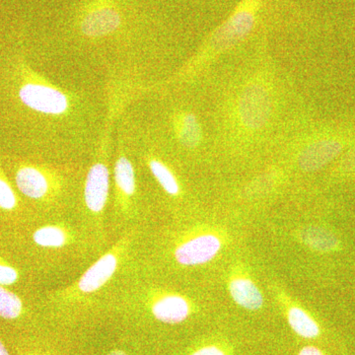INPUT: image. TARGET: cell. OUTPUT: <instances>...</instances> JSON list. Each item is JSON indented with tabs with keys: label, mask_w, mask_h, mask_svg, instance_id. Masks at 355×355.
Wrapping results in <instances>:
<instances>
[{
	"label": "cell",
	"mask_w": 355,
	"mask_h": 355,
	"mask_svg": "<svg viewBox=\"0 0 355 355\" xmlns=\"http://www.w3.org/2000/svg\"><path fill=\"white\" fill-rule=\"evenodd\" d=\"M272 111V96L263 84L251 83L242 91L238 112L242 125L248 130H259L265 127Z\"/></svg>",
	"instance_id": "obj_1"
},
{
	"label": "cell",
	"mask_w": 355,
	"mask_h": 355,
	"mask_svg": "<svg viewBox=\"0 0 355 355\" xmlns=\"http://www.w3.org/2000/svg\"><path fill=\"white\" fill-rule=\"evenodd\" d=\"M260 0H246L237 10L219 28L212 38L216 50H228L241 42L253 30L256 12Z\"/></svg>",
	"instance_id": "obj_2"
},
{
	"label": "cell",
	"mask_w": 355,
	"mask_h": 355,
	"mask_svg": "<svg viewBox=\"0 0 355 355\" xmlns=\"http://www.w3.org/2000/svg\"><path fill=\"white\" fill-rule=\"evenodd\" d=\"M21 102L33 111L46 114H62L69 109V98L58 88L39 83L26 80L19 88Z\"/></svg>",
	"instance_id": "obj_3"
},
{
	"label": "cell",
	"mask_w": 355,
	"mask_h": 355,
	"mask_svg": "<svg viewBox=\"0 0 355 355\" xmlns=\"http://www.w3.org/2000/svg\"><path fill=\"white\" fill-rule=\"evenodd\" d=\"M127 245V244H125ZM125 240L116 243L110 251L93 263L77 282L76 291L83 295L95 293L114 277L120 265Z\"/></svg>",
	"instance_id": "obj_4"
},
{
	"label": "cell",
	"mask_w": 355,
	"mask_h": 355,
	"mask_svg": "<svg viewBox=\"0 0 355 355\" xmlns=\"http://www.w3.org/2000/svg\"><path fill=\"white\" fill-rule=\"evenodd\" d=\"M16 184L23 195L33 200H44L57 191L55 176L44 168L23 164L15 174Z\"/></svg>",
	"instance_id": "obj_5"
},
{
	"label": "cell",
	"mask_w": 355,
	"mask_h": 355,
	"mask_svg": "<svg viewBox=\"0 0 355 355\" xmlns=\"http://www.w3.org/2000/svg\"><path fill=\"white\" fill-rule=\"evenodd\" d=\"M220 249V240L216 235H198L181 243L175 250V258L183 266H200L214 260Z\"/></svg>",
	"instance_id": "obj_6"
},
{
	"label": "cell",
	"mask_w": 355,
	"mask_h": 355,
	"mask_svg": "<svg viewBox=\"0 0 355 355\" xmlns=\"http://www.w3.org/2000/svg\"><path fill=\"white\" fill-rule=\"evenodd\" d=\"M110 191V173L104 163H96L89 170L84 188V200L87 209L96 216L103 214Z\"/></svg>",
	"instance_id": "obj_7"
},
{
	"label": "cell",
	"mask_w": 355,
	"mask_h": 355,
	"mask_svg": "<svg viewBox=\"0 0 355 355\" xmlns=\"http://www.w3.org/2000/svg\"><path fill=\"white\" fill-rule=\"evenodd\" d=\"M343 144L338 139H324L311 144L299 156V166L304 171L321 169L330 163L343 150Z\"/></svg>",
	"instance_id": "obj_8"
},
{
	"label": "cell",
	"mask_w": 355,
	"mask_h": 355,
	"mask_svg": "<svg viewBox=\"0 0 355 355\" xmlns=\"http://www.w3.org/2000/svg\"><path fill=\"white\" fill-rule=\"evenodd\" d=\"M121 25V15L109 6H100L89 11L81 22V31L87 37H101L116 31Z\"/></svg>",
	"instance_id": "obj_9"
},
{
	"label": "cell",
	"mask_w": 355,
	"mask_h": 355,
	"mask_svg": "<svg viewBox=\"0 0 355 355\" xmlns=\"http://www.w3.org/2000/svg\"><path fill=\"white\" fill-rule=\"evenodd\" d=\"M151 312L155 319L162 323L179 324L190 315L191 306L183 296L165 294L154 300L151 305Z\"/></svg>",
	"instance_id": "obj_10"
},
{
	"label": "cell",
	"mask_w": 355,
	"mask_h": 355,
	"mask_svg": "<svg viewBox=\"0 0 355 355\" xmlns=\"http://www.w3.org/2000/svg\"><path fill=\"white\" fill-rule=\"evenodd\" d=\"M231 296L236 303L248 310L260 309L263 304V294L252 280L236 279L229 286Z\"/></svg>",
	"instance_id": "obj_11"
},
{
	"label": "cell",
	"mask_w": 355,
	"mask_h": 355,
	"mask_svg": "<svg viewBox=\"0 0 355 355\" xmlns=\"http://www.w3.org/2000/svg\"><path fill=\"white\" fill-rule=\"evenodd\" d=\"M33 239L40 247L58 249L69 244L70 233L64 226L51 224L37 229L33 235Z\"/></svg>",
	"instance_id": "obj_12"
},
{
	"label": "cell",
	"mask_w": 355,
	"mask_h": 355,
	"mask_svg": "<svg viewBox=\"0 0 355 355\" xmlns=\"http://www.w3.org/2000/svg\"><path fill=\"white\" fill-rule=\"evenodd\" d=\"M114 179L119 193L123 200L127 202L132 197L137 189L135 173L132 162L127 157H121L114 166Z\"/></svg>",
	"instance_id": "obj_13"
},
{
	"label": "cell",
	"mask_w": 355,
	"mask_h": 355,
	"mask_svg": "<svg viewBox=\"0 0 355 355\" xmlns=\"http://www.w3.org/2000/svg\"><path fill=\"white\" fill-rule=\"evenodd\" d=\"M178 137L186 147H196L202 139V128L193 114H182L175 123Z\"/></svg>",
	"instance_id": "obj_14"
},
{
	"label": "cell",
	"mask_w": 355,
	"mask_h": 355,
	"mask_svg": "<svg viewBox=\"0 0 355 355\" xmlns=\"http://www.w3.org/2000/svg\"><path fill=\"white\" fill-rule=\"evenodd\" d=\"M301 239L307 246L320 252H330L338 246L336 236L327 229L308 227L301 233Z\"/></svg>",
	"instance_id": "obj_15"
},
{
	"label": "cell",
	"mask_w": 355,
	"mask_h": 355,
	"mask_svg": "<svg viewBox=\"0 0 355 355\" xmlns=\"http://www.w3.org/2000/svg\"><path fill=\"white\" fill-rule=\"evenodd\" d=\"M287 319L292 330L302 338H315L320 335V328L316 322L301 308H291Z\"/></svg>",
	"instance_id": "obj_16"
},
{
	"label": "cell",
	"mask_w": 355,
	"mask_h": 355,
	"mask_svg": "<svg viewBox=\"0 0 355 355\" xmlns=\"http://www.w3.org/2000/svg\"><path fill=\"white\" fill-rule=\"evenodd\" d=\"M149 168H150L153 176L155 177V179L157 180L158 183L160 184L166 193L171 196H177L179 193L180 187L176 177L173 175L167 166H165L159 160L153 159L149 162Z\"/></svg>",
	"instance_id": "obj_17"
},
{
	"label": "cell",
	"mask_w": 355,
	"mask_h": 355,
	"mask_svg": "<svg viewBox=\"0 0 355 355\" xmlns=\"http://www.w3.org/2000/svg\"><path fill=\"white\" fill-rule=\"evenodd\" d=\"M22 300L6 286H0V317L3 319H16L22 314Z\"/></svg>",
	"instance_id": "obj_18"
},
{
	"label": "cell",
	"mask_w": 355,
	"mask_h": 355,
	"mask_svg": "<svg viewBox=\"0 0 355 355\" xmlns=\"http://www.w3.org/2000/svg\"><path fill=\"white\" fill-rule=\"evenodd\" d=\"M18 205L17 197L14 193L12 187L0 168V209L12 210Z\"/></svg>",
	"instance_id": "obj_19"
},
{
	"label": "cell",
	"mask_w": 355,
	"mask_h": 355,
	"mask_svg": "<svg viewBox=\"0 0 355 355\" xmlns=\"http://www.w3.org/2000/svg\"><path fill=\"white\" fill-rule=\"evenodd\" d=\"M19 273L14 266L0 258V286H8L17 282Z\"/></svg>",
	"instance_id": "obj_20"
},
{
	"label": "cell",
	"mask_w": 355,
	"mask_h": 355,
	"mask_svg": "<svg viewBox=\"0 0 355 355\" xmlns=\"http://www.w3.org/2000/svg\"><path fill=\"white\" fill-rule=\"evenodd\" d=\"M191 355H226L225 352L217 345H207L193 352Z\"/></svg>",
	"instance_id": "obj_21"
},
{
	"label": "cell",
	"mask_w": 355,
	"mask_h": 355,
	"mask_svg": "<svg viewBox=\"0 0 355 355\" xmlns=\"http://www.w3.org/2000/svg\"><path fill=\"white\" fill-rule=\"evenodd\" d=\"M298 355H324L323 352L315 347H305L299 352Z\"/></svg>",
	"instance_id": "obj_22"
},
{
	"label": "cell",
	"mask_w": 355,
	"mask_h": 355,
	"mask_svg": "<svg viewBox=\"0 0 355 355\" xmlns=\"http://www.w3.org/2000/svg\"><path fill=\"white\" fill-rule=\"evenodd\" d=\"M345 167L349 170H355V149L345 159Z\"/></svg>",
	"instance_id": "obj_23"
},
{
	"label": "cell",
	"mask_w": 355,
	"mask_h": 355,
	"mask_svg": "<svg viewBox=\"0 0 355 355\" xmlns=\"http://www.w3.org/2000/svg\"><path fill=\"white\" fill-rule=\"evenodd\" d=\"M0 355H9L6 347H4L3 343L1 342H0Z\"/></svg>",
	"instance_id": "obj_24"
},
{
	"label": "cell",
	"mask_w": 355,
	"mask_h": 355,
	"mask_svg": "<svg viewBox=\"0 0 355 355\" xmlns=\"http://www.w3.org/2000/svg\"><path fill=\"white\" fill-rule=\"evenodd\" d=\"M108 355H128L125 354V352H123V350H113V352H110Z\"/></svg>",
	"instance_id": "obj_25"
}]
</instances>
